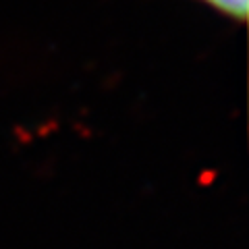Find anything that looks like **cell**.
Instances as JSON below:
<instances>
[{
	"mask_svg": "<svg viewBox=\"0 0 249 249\" xmlns=\"http://www.w3.org/2000/svg\"><path fill=\"white\" fill-rule=\"evenodd\" d=\"M204 2L237 21H245L247 17V0H204Z\"/></svg>",
	"mask_w": 249,
	"mask_h": 249,
	"instance_id": "1",
	"label": "cell"
}]
</instances>
